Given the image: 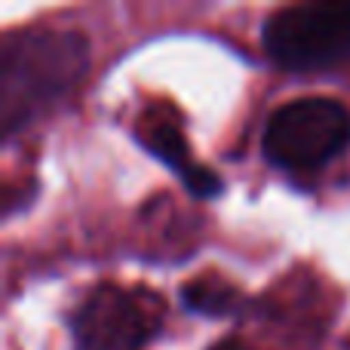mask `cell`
Here are the masks:
<instances>
[{"instance_id":"5b68a950","label":"cell","mask_w":350,"mask_h":350,"mask_svg":"<svg viewBox=\"0 0 350 350\" xmlns=\"http://www.w3.org/2000/svg\"><path fill=\"white\" fill-rule=\"evenodd\" d=\"M133 139L142 151H148L154 160L178 175V181L187 187V193L197 200H212L224 191V181L206 163H200L191 151V142L185 133V117L178 114L172 102H151L139 111L133 123Z\"/></svg>"},{"instance_id":"8992f818","label":"cell","mask_w":350,"mask_h":350,"mask_svg":"<svg viewBox=\"0 0 350 350\" xmlns=\"http://www.w3.org/2000/svg\"><path fill=\"white\" fill-rule=\"evenodd\" d=\"M178 298L191 314L221 320L243 308V292L221 273H200L178 289Z\"/></svg>"},{"instance_id":"277c9868","label":"cell","mask_w":350,"mask_h":350,"mask_svg":"<svg viewBox=\"0 0 350 350\" xmlns=\"http://www.w3.org/2000/svg\"><path fill=\"white\" fill-rule=\"evenodd\" d=\"M261 43L286 71H329L350 65V3H292L271 12Z\"/></svg>"},{"instance_id":"7a4b0ae2","label":"cell","mask_w":350,"mask_h":350,"mask_svg":"<svg viewBox=\"0 0 350 350\" xmlns=\"http://www.w3.org/2000/svg\"><path fill=\"white\" fill-rule=\"evenodd\" d=\"M350 148V111L338 98L304 96L267 117L261 151L283 172H317Z\"/></svg>"},{"instance_id":"52a82bcc","label":"cell","mask_w":350,"mask_h":350,"mask_svg":"<svg viewBox=\"0 0 350 350\" xmlns=\"http://www.w3.org/2000/svg\"><path fill=\"white\" fill-rule=\"evenodd\" d=\"M209 350H255V347L246 345V341H240V338H234V335H228V338H218Z\"/></svg>"},{"instance_id":"3957f363","label":"cell","mask_w":350,"mask_h":350,"mask_svg":"<svg viewBox=\"0 0 350 350\" xmlns=\"http://www.w3.org/2000/svg\"><path fill=\"white\" fill-rule=\"evenodd\" d=\"M166 326V301L148 286L98 283L68 317L74 350H145Z\"/></svg>"},{"instance_id":"6da1fadb","label":"cell","mask_w":350,"mask_h":350,"mask_svg":"<svg viewBox=\"0 0 350 350\" xmlns=\"http://www.w3.org/2000/svg\"><path fill=\"white\" fill-rule=\"evenodd\" d=\"M90 71V40L74 28L10 31L0 43V139L40 123L65 105Z\"/></svg>"}]
</instances>
